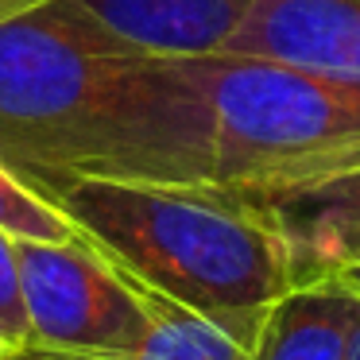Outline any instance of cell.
I'll return each mask as SVG.
<instances>
[{
	"mask_svg": "<svg viewBox=\"0 0 360 360\" xmlns=\"http://www.w3.org/2000/svg\"><path fill=\"white\" fill-rule=\"evenodd\" d=\"M0 163L55 174L210 182V117L186 58L117 43L74 0L0 24Z\"/></svg>",
	"mask_w": 360,
	"mask_h": 360,
	"instance_id": "1",
	"label": "cell"
},
{
	"mask_svg": "<svg viewBox=\"0 0 360 360\" xmlns=\"http://www.w3.org/2000/svg\"><path fill=\"white\" fill-rule=\"evenodd\" d=\"M105 259L202 314H256L295 287L287 240L217 186L55 174L32 182Z\"/></svg>",
	"mask_w": 360,
	"mask_h": 360,
	"instance_id": "2",
	"label": "cell"
},
{
	"mask_svg": "<svg viewBox=\"0 0 360 360\" xmlns=\"http://www.w3.org/2000/svg\"><path fill=\"white\" fill-rule=\"evenodd\" d=\"M186 63L210 117L205 186L275 190L360 171V78L244 55Z\"/></svg>",
	"mask_w": 360,
	"mask_h": 360,
	"instance_id": "3",
	"label": "cell"
},
{
	"mask_svg": "<svg viewBox=\"0 0 360 360\" xmlns=\"http://www.w3.org/2000/svg\"><path fill=\"white\" fill-rule=\"evenodd\" d=\"M32 349L132 352L151 333L140 283L89 240H16Z\"/></svg>",
	"mask_w": 360,
	"mask_h": 360,
	"instance_id": "4",
	"label": "cell"
},
{
	"mask_svg": "<svg viewBox=\"0 0 360 360\" xmlns=\"http://www.w3.org/2000/svg\"><path fill=\"white\" fill-rule=\"evenodd\" d=\"M225 194L240 198L287 240L295 287L360 259V171L302 186L225 190Z\"/></svg>",
	"mask_w": 360,
	"mask_h": 360,
	"instance_id": "5",
	"label": "cell"
},
{
	"mask_svg": "<svg viewBox=\"0 0 360 360\" xmlns=\"http://www.w3.org/2000/svg\"><path fill=\"white\" fill-rule=\"evenodd\" d=\"M217 55L360 78V0H259Z\"/></svg>",
	"mask_w": 360,
	"mask_h": 360,
	"instance_id": "6",
	"label": "cell"
},
{
	"mask_svg": "<svg viewBox=\"0 0 360 360\" xmlns=\"http://www.w3.org/2000/svg\"><path fill=\"white\" fill-rule=\"evenodd\" d=\"M117 43L159 58H210L259 0H74Z\"/></svg>",
	"mask_w": 360,
	"mask_h": 360,
	"instance_id": "7",
	"label": "cell"
},
{
	"mask_svg": "<svg viewBox=\"0 0 360 360\" xmlns=\"http://www.w3.org/2000/svg\"><path fill=\"white\" fill-rule=\"evenodd\" d=\"M356 321L360 298L341 283H298L267 310L252 360H345Z\"/></svg>",
	"mask_w": 360,
	"mask_h": 360,
	"instance_id": "8",
	"label": "cell"
},
{
	"mask_svg": "<svg viewBox=\"0 0 360 360\" xmlns=\"http://www.w3.org/2000/svg\"><path fill=\"white\" fill-rule=\"evenodd\" d=\"M0 229L16 240H86L82 229L8 163H0Z\"/></svg>",
	"mask_w": 360,
	"mask_h": 360,
	"instance_id": "9",
	"label": "cell"
},
{
	"mask_svg": "<svg viewBox=\"0 0 360 360\" xmlns=\"http://www.w3.org/2000/svg\"><path fill=\"white\" fill-rule=\"evenodd\" d=\"M24 349H32V318H27L20 252H16V236L0 229V356Z\"/></svg>",
	"mask_w": 360,
	"mask_h": 360,
	"instance_id": "10",
	"label": "cell"
},
{
	"mask_svg": "<svg viewBox=\"0 0 360 360\" xmlns=\"http://www.w3.org/2000/svg\"><path fill=\"white\" fill-rule=\"evenodd\" d=\"M47 4H58V0H0V24H8L16 16H27V12H39Z\"/></svg>",
	"mask_w": 360,
	"mask_h": 360,
	"instance_id": "11",
	"label": "cell"
},
{
	"mask_svg": "<svg viewBox=\"0 0 360 360\" xmlns=\"http://www.w3.org/2000/svg\"><path fill=\"white\" fill-rule=\"evenodd\" d=\"M321 279H333V283H341L345 290H352V295L360 298V259H352V264H345V267H337V271L321 275Z\"/></svg>",
	"mask_w": 360,
	"mask_h": 360,
	"instance_id": "12",
	"label": "cell"
},
{
	"mask_svg": "<svg viewBox=\"0 0 360 360\" xmlns=\"http://www.w3.org/2000/svg\"><path fill=\"white\" fill-rule=\"evenodd\" d=\"M345 360H360V321H356V329H352V341H349V356Z\"/></svg>",
	"mask_w": 360,
	"mask_h": 360,
	"instance_id": "13",
	"label": "cell"
}]
</instances>
